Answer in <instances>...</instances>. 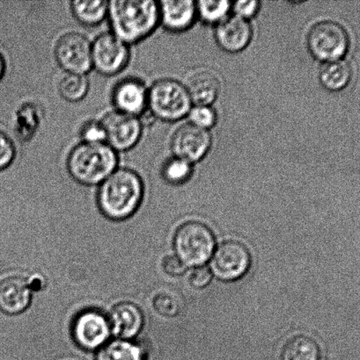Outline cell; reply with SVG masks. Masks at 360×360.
<instances>
[{
	"label": "cell",
	"mask_w": 360,
	"mask_h": 360,
	"mask_svg": "<svg viewBox=\"0 0 360 360\" xmlns=\"http://www.w3.org/2000/svg\"><path fill=\"white\" fill-rule=\"evenodd\" d=\"M15 155L16 149L13 141L0 130V172L12 165Z\"/></svg>",
	"instance_id": "29"
},
{
	"label": "cell",
	"mask_w": 360,
	"mask_h": 360,
	"mask_svg": "<svg viewBox=\"0 0 360 360\" xmlns=\"http://www.w3.org/2000/svg\"><path fill=\"white\" fill-rule=\"evenodd\" d=\"M190 174H192V163L176 157L168 160L163 167L164 178L172 184L186 181Z\"/></svg>",
	"instance_id": "24"
},
{
	"label": "cell",
	"mask_w": 360,
	"mask_h": 360,
	"mask_svg": "<svg viewBox=\"0 0 360 360\" xmlns=\"http://www.w3.org/2000/svg\"><path fill=\"white\" fill-rule=\"evenodd\" d=\"M70 8L79 22L88 27L97 26L108 17V1L75 0L70 3Z\"/></svg>",
	"instance_id": "20"
},
{
	"label": "cell",
	"mask_w": 360,
	"mask_h": 360,
	"mask_svg": "<svg viewBox=\"0 0 360 360\" xmlns=\"http://www.w3.org/2000/svg\"><path fill=\"white\" fill-rule=\"evenodd\" d=\"M154 309L165 317H175L181 311V307L175 296L161 294L154 299Z\"/></svg>",
	"instance_id": "26"
},
{
	"label": "cell",
	"mask_w": 360,
	"mask_h": 360,
	"mask_svg": "<svg viewBox=\"0 0 360 360\" xmlns=\"http://www.w3.org/2000/svg\"><path fill=\"white\" fill-rule=\"evenodd\" d=\"M352 69L343 60L327 62L320 73V79L327 89L340 91L348 86L352 79Z\"/></svg>",
	"instance_id": "21"
},
{
	"label": "cell",
	"mask_w": 360,
	"mask_h": 360,
	"mask_svg": "<svg viewBox=\"0 0 360 360\" xmlns=\"http://www.w3.org/2000/svg\"><path fill=\"white\" fill-rule=\"evenodd\" d=\"M111 333L108 319L97 310H86L74 320V340L85 350L93 351L104 347Z\"/></svg>",
	"instance_id": "11"
},
{
	"label": "cell",
	"mask_w": 360,
	"mask_h": 360,
	"mask_svg": "<svg viewBox=\"0 0 360 360\" xmlns=\"http://www.w3.org/2000/svg\"><path fill=\"white\" fill-rule=\"evenodd\" d=\"M185 87L194 103L208 105L217 98L221 84L218 77L211 70H200L192 74Z\"/></svg>",
	"instance_id": "18"
},
{
	"label": "cell",
	"mask_w": 360,
	"mask_h": 360,
	"mask_svg": "<svg viewBox=\"0 0 360 360\" xmlns=\"http://www.w3.org/2000/svg\"><path fill=\"white\" fill-rule=\"evenodd\" d=\"M97 360H146V355L139 344L118 340L101 347Z\"/></svg>",
	"instance_id": "19"
},
{
	"label": "cell",
	"mask_w": 360,
	"mask_h": 360,
	"mask_svg": "<svg viewBox=\"0 0 360 360\" xmlns=\"http://www.w3.org/2000/svg\"><path fill=\"white\" fill-rule=\"evenodd\" d=\"M108 17L111 33L126 44H137L149 37L160 22L159 3L153 0L108 1Z\"/></svg>",
	"instance_id": "1"
},
{
	"label": "cell",
	"mask_w": 360,
	"mask_h": 360,
	"mask_svg": "<svg viewBox=\"0 0 360 360\" xmlns=\"http://www.w3.org/2000/svg\"><path fill=\"white\" fill-rule=\"evenodd\" d=\"M6 72V61L5 58H4L1 52H0V80L2 79L4 75H5Z\"/></svg>",
	"instance_id": "33"
},
{
	"label": "cell",
	"mask_w": 360,
	"mask_h": 360,
	"mask_svg": "<svg viewBox=\"0 0 360 360\" xmlns=\"http://www.w3.org/2000/svg\"><path fill=\"white\" fill-rule=\"evenodd\" d=\"M214 248L213 232L201 222H187L176 231L175 252L186 266H203L213 255Z\"/></svg>",
	"instance_id": "5"
},
{
	"label": "cell",
	"mask_w": 360,
	"mask_h": 360,
	"mask_svg": "<svg viewBox=\"0 0 360 360\" xmlns=\"http://www.w3.org/2000/svg\"><path fill=\"white\" fill-rule=\"evenodd\" d=\"M250 264L252 256L246 246L237 241H228L218 246L211 266L218 278L232 281L244 276Z\"/></svg>",
	"instance_id": "10"
},
{
	"label": "cell",
	"mask_w": 360,
	"mask_h": 360,
	"mask_svg": "<svg viewBox=\"0 0 360 360\" xmlns=\"http://www.w3.org/2000/svg\"><path fill=\"white\" fill-rule=\"evenodd\" d=\"M190 105L188 91L178 81L158 80L148 89L147 109L151 115L162 121L182 119L190 112Z\"/></svg>",
	"instance_id": "4"
},
{
	"label": "cell",
	"mask_w": 360,
	"mask_h": 360,
	"mask_svg": "<svg viewBox=\"0 0 360 360\" xmlns=\"http://www.w3.org/2000/svg\"><path fill=\"white\" fill-rule=\"evenodd\" d=\"M81 139L82 143H106V132L101 121H90L81 129Z\"/></svg>",
	"instance_id": "27"
},
{
	"label": "cell",
	"mask_w": 360,
	"mask_h": 360,
	"mask_svg": "<svg viewBox=\"0 0 360 360\" xmlns=\"http://www.w3.org/2000/svg\"><path fill=\"white\" fill-rule=\"evenodd\" d=\"M349 42L347 32L341 25L333 21L316 24L310 31L309 37L312 54L327 62L343 58L348 51Z\"/></svg>",
	"instance_id": "6"
},
{
	"label": "cell",
	"mask_w": 360,
	"mask_h": 360,
	"mask_svg": "<svg viewBox=\"0 0 360 360\" xmlns=\"http://www.w3.org/2000/svg\"><path fill=\"white\" fill-rule=\"evenodd\" d=\"M55 58L66 73L86 75L92 65V42L76 32L63 34L56 41Z\"/></svg>",
	"instance_id": "8"
},
{
	"label": "cell",
	"mask_w": 360,
	"mask_h": 360,
	"mask_svg": "<svg viewBox=\"0 0 360 360\" xmlns=\"http://www.w3.org/2000/svg\"><path fill=\"white\" fill-rule=\"evenodd\" d=\"M118 153L107 143H81L67 158L70 176L87 186L101 185L118 169Z\"/></svg>",
	"instance_id": "3"
},
{
	"label": "cell",
	"mask_w": 360,
	"mask_h": 360,
	"mask_svg": "<svg viewBox=\"0 0 360 360\" xmlns=\"http://www.w3.org/2000/svg\"><path fill=\"white\" fill-rule=\"evenodd\" d=\"M213 274L206 267L197 268L190 277V283L196 288H204L211 283Z\"/></svg>",
	"instance_id": "30"
},
{
	"label": "cell",
	"mask_w": 360,
	"mask_h": 360,
	"mask_svg": "<svg viewBox=\"0 0 360 360\" xmlns=\"http://www.w3.org/2000/svg\"><path fill=\"white\" fill-rule=\"evenodd\" d=\"M259 8V2L257 1H239L235 5L236 16L241 17L242 19H247L254 15Z\"/></svg>",
	"instance_id": "32"
},
{
	"label": "cell",
	"mask_w": 360,
	"mask_h": 360,
	"mask_svg": "<svg viewBox=\"0 0 360 360\" xmlns=\"http://www.w3.org/2000/svg\"><path fill=\"white\" fill-rule=\"evenodd\" d=\"M112 101L116 111L139 117L147 109L148 88L139 79H123L115 86Z\"/></svg>",
	"instance_id": "13"
},
{
	"label": "cell",
	"mask_w": 360,
	"mask_h": 360,
	"mask_svg": "<svg viewBox=\"0 0 360 360\" xmlns=\"http://www.w3.org/2000/svg\"><path fill=\"white\" fill-rule=\"evenodd\" d=\"M320 349L312 338L297 336L287 342L282 352V360H319Z\"/></svg>",
	"instance_id": "22"
},
{
	"label": "cell",
	"mask_w": 360,
	"mask_h": 360,
	"mask_svg": "<svg viewBox=\"0 0 360 360\" xmlns=\"http://www.w3.org/2000/svg\"><path fill=\"white\" fill-rule=\"evenodd\" d=\"M89 90V80L82 74L66 73L60 80V95L69 102H79L87 96Z\"/></svg>",
	"instance_id": "23"
},
{
	"label": "cell",
	"mask_w": 360,
	"mask_h": 360,
	"mask_svg": "<svg viewBox=\"0 0 360 360\" xmlns=\"http://www.w3.org/2000/svg\"><path fill=\"white\" fill-rule=\"evenodd\" d=\"M34 281L12 276L0 282V310L7 315H18L30 304Z\"/></svg>",
	"instance_id": "14"
},
{
	"label": "cell",
	"mask_w": 360,
	"mask_h": 360,
	"mask_svg": "<svg viewBox=\"0 0 360 360\" xmlns=\"http://www.w3.org/2000/svg\"><path fill=\"white\" fill-rule=\"evenodd\" d=\"M252 35V30L248 21L238 16L222 21L216 32L218 44L225 51L231 52L244 49L249 44Z\"/></svg>",
	"instance_id": "16"
},
{
	"label": "cell",
	"mask_w": 360,
	"mask_h": 360,
	"mask_svg": "<svg viewBox=\"0 0 360 360\" xmlns=\"http://www.w3.org/2000/svg\"><path fill=\"white\" fill-rule=\"evenodd\" d=\"M211 136L207 129L186 124L175 132L172 140V150L176 158L195 162L202 158L209 150Z\"/></svg>",
	"instance_id": "12"
},
{
	"label": "cell",
	"mask_w": 360,
	"mask_h": 360,
	"mask_svg": "<svg viewBox=\"0 0 360 360\" xmlns=\"http://www.w3.org/2000/svg\"><path fill=\"white\" fill-rule=\"evenodd\" d=\"M160 21L166 28L172 31L186 30L195 17V3L192 0H167L159 2Z\"/></svg>",
	"instance_id": "17"
},
{
	"label": "cell",
	"mask_w": 360,
	"mask_h": 360,
	"mask_svg": "<svg viewBox=\"0 0 360 360\" xmlns=\"http://www.w3.org/2000/svg\"><path fill=\"white\" fill-rule=\"evenodd\" d=\"M106 132V143L116 153L137 146L143 132V123L137 116L111 111L101 120Z\"/></svg>",
	"instance_id": "9"
},
{
	"label": "cell",
	"mask_w": 360,
	"mask_h": 360,
	"mask_svg": "<svg viewBox=\"0 0 360 360\" xmlns=\"http://www.w3.org/2000/svg\"><path fill=\"white\" fill-rule=\"evenodd\" d=\"M162 266H163L165 273L171 275V276H180V275L185 274L187 270L185 264L178 257L173 256L166 257Z\"/></svg>",
	"instance_id": "31"
},
{
	"label": "cell",
	"mask_w": 360,
	"mask_h": 360,
	"mask_svg": "<svg viewBox=\"0 0 360 360\" xmlns=\"http://www.w3.org/2000/svg\"><path fill=\"white\" fill-rule=\"evenodd\" d=\"M143 195L140 176L130 169L118 168L101 184L98 203L106 217L123 220L135 213Z\"/></svg>",
	"instance_id": "2"
},
{
	"label": "cell",
	"mask_w": 360,
	"mask_h": 360,
	"mask_svg": "<svg viewBox=\"0 0 360 360\" xmlns=\"http://www.w3.org/2000/svg\"><path fill=\"white\" fill-rule=\"evenodd\" d=\"M130 60L129 45L115 34L104 33L92 42V65L104 76L121 72Z\"/></svg>",
	"instance_id": "7"
},
{
	"label": "cell",
	"mask_w": 360,
	"mask_h": 360,
	"mask_svg": "<svg viewBox=\"0 0 360 360\" xmlns=\"http://www.w3.org/2000/svg\"><path fill=\"white\" fill-rule=\"evenodd\" d=\"M199 12L201 16L207 21H217L223 18L228 13L230 2L222 1H200Z\"/></svg>",
	"instance_id": "25"
},
{
	"label": "cell",
	"mask_w": 360,
	"mask_h": 360,
	"mask_svg": "<svg viewBox=\"0 0 360 360\" xmlns=\"http://www.w3.org/2000/svg\"><path fill=\"white\" fill-rule=\"evenodd\" d=\"M190 119L192 124L207 129L214 125L216 122V115L208 105H197L190 111Z\"/></svg>",
	"instance_id": "28"
},
{
	"label": "cell",
	"mask_w": 360,
	"mask_h": 360,
	"mask_svg": "<svg viewBox=\"0 0 360 360\" xmlns=\"http://www.w3.org/2000/svg\"><path fill=\"white\" fill-rule=\"evenodd\" d=\"M111 333L120 340H128L142 330L144 316L139 307L132 302H122L112 309L108 317Z\"/></svg>",
	"instance_id": "15"
}]
</instances>
